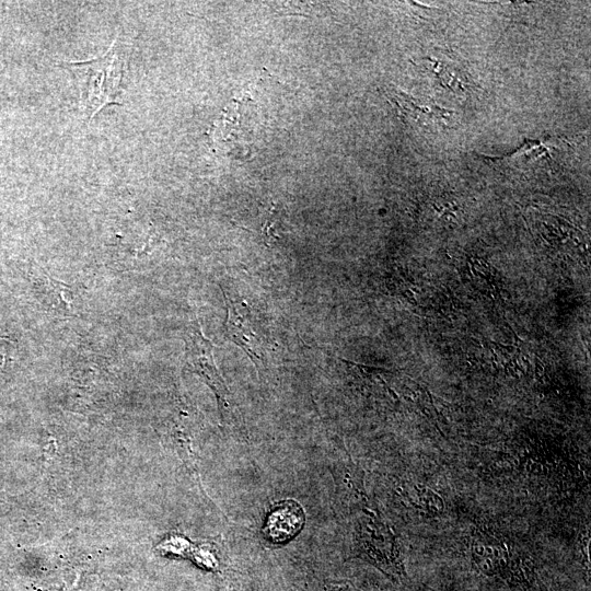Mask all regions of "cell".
Returning a JSON list of instances; mask_svg holds the SVG:
<instances>
[{
    "label": "cell",
    "instance_id": "52a82bcc",
    "mask_svg": "<svg viewBox=\"0 0 591 591\" xmlns=\"http://www.w3.org/2000/svg\"><path fill=\"white\" fill-rule=\"evenodd\" d=\"M304 523V512L293 500H286L276 506L267 517L264 534L274 543H283L292 538Z\"/></svg>",
    "mask_w": 591,
    "mask_h": 591
},
{
    "label": "cell",
    "instance_id": "277c9868",
    "mask_svg": "<svg viewBox=\"0 0 591 591\" xmlns=\"http://www.w3.org/2000/svg\"><path fill=\"white\" fill-rule=\"evenodd\" d=\"M227 299L225 336L241 347L258 366L264 358L263 338L255 317L244 302H237L224 294Z\"/></svg>",
    "mask_w": 591,
    "mask_h": 591
},
{
    "label": "cell",
    "instance_id": "9c48e42d",
    "mask_svg": "<svg viewBox=\"0 0 591 591\" xmlns=\"http://www.w3.org/2000/svg\"><path fill=\"white\" fill-rule=\"evenodd\" d=\"M589 542H590V534L589 530L583 531L580 533L578 537V551H579V558L581 561V565L587 573V578L590 577V560H589Z\"/></svg>",
    "mask_w": 591,
    "mask_h": 591
},
{
    "label": "cell",
    "instance_id": "ba28073f",
    "mask_svg": "<svg viewBox=\"0 0 591 591\" xmlns=\"http://www.w3.org/2000/svg\"><path fill=\"white\" fill-rule=\"evenodd\" d=\"M408 497L415 508H418V510L424 511L427 514L436 515L443 509L441 497L422 485L415 486Z\"/></svg>",
    "mask_w": 591,
    "mask_h": 591
},
{
    "label": "cell",
    "instance_id": "6da1fadb",
    "mask_svg": "<svg viewBox=\"0 0 591 591\" xmlns=\"http://www.w3.org/2000/svg\"><path fill=\"white\" fill-rule=\"evenodd\" d=\"M126 65V54L118 40L99 58L62 63L72 73L82 108L90 118L104 106L118 104Z\"/></svg>",
    "mask_w": 591,
    "mask_h": 591
},
{
    "label": "cell",
    "instance_id": "7a4b0ae2",
    "mask_svg": "<svg viewBox=\"0 0 591 591\" xmlns=\"http://www.w3.org/2000/svg\"><path fill=\"white\" fill-rule=\"evenodd\" d=\"M470 554L473 567L484 576L508 582H523L526 579L523 558L512 542L497 533L477 530L472 537Z\"/></svg>",
    "mask_w": 591,
    "mask_h": 591
},
{
    "label": "cell",
    "instance_id": "5b68a950",
    "mask_svg": "<svg viewBox=\"0 0 591 591\" xmlns=\"http://www.w3.org/2000/svg\"><path fill=\"white\" fill-rule=\"evenodd\" d=\"M185 341L188 364L210 385L219 402L227 407L228 389L215 362L213 345L202 334L198 323L190 325Z\"/></svg>",
    "mask_w": 591,
    "mask_h": 591
},
{
    "label": "cell",
    "instance_id": "8992f818",
    "mask_svg": "<svg viewBox=\"0 0 591 591\" xmlns=\"http://www.w3.org/2000/svg\"><path fill=\"white\" fill-rule=\"evenodd\" d=\"M427 62V69L438 84L456 95H466L474 92L476 84L464 62L443 51L430 57L421 58Z\"/></svg>",
    "mask_w": 591,
    "mask_h": 591
},
{
    "label": "cell",
    "instance_id": "3957f363",
    "mask_svg": "<svg viewBox=\"0 0 591 591\" xmlns=\"http://www.w3.org/2000/svg\"><path fill=\"white\" fill-rule=\"evenodd\" d=\"M384 93L399 116L409 124L426 129H440L455 123L456 114L453 111L431 101H422L394 86L387 88Z\"/></svg>",
    "mask_w": 591,
    "mask_h": 591
}]
</instances>
